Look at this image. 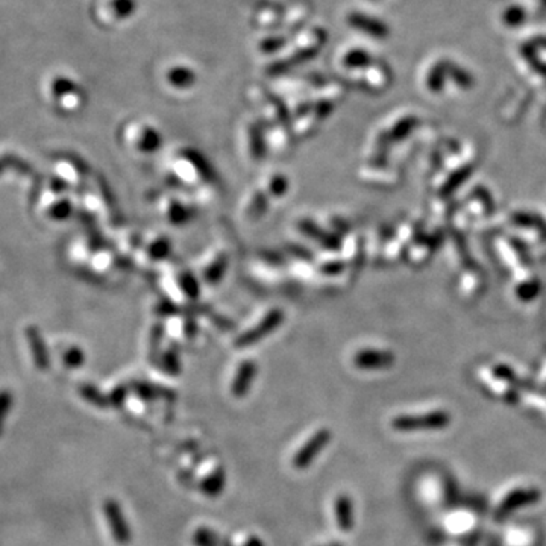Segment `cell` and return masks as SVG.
Here are the masks:
<instances>
[{
  "label": "cell",
  "instance_id": "8992f818",
  "mask_svg": "<svg viewBox=\"0 0 546 546\" xmlns=\"http://www.w3.org/2000/svg\"><path fill=\"white\" fill-rule=\"evenodd\" d=\"M255 375H257V364L255 363H252V361L241 363V366L238 368V370L236 373V378H234V381H232V386H231L232 394H234L236 398L246 396L249 389H250L252 381L255 380Z\"/></svg>",
  "mask_w": 546,
  "mask_h": 546
},
{
  "label": "cell",
  "instance_id": "9c48e42d",
  "mask_svg": "<svg viewBox=\"0 0 546 546\" xmlns=\"http://www.w3.org/2000/svg\"><path fill=\"white\" fill-rule=\"evenodd\" d=\"M353 363L360 369H381L386 368L392 363V357L389 353H384L381 351H360L356 357H353Z\"/></svg>",
  "mask_w": 546,
  "mask_h": 546
},
{
  "label": "cell",
  "instance_id": "277c9868",
  "mask_svg": "<svg viewBox=\"0 0 546 546\" xmlns=\"http://www.w3.org/2000/svg\"><path fill=\"white\" fill-rule=\"evenodd\" d=\"M282 320H284V313L281 310H272L254 329L245 332L237 339V346L254 345V343L260 341L262 337H266L275 331L281 325Z\"/></svg>",
  "mask_w": 546,
  "mask_h": 546
},
{
  "label": "cell",
  "instance_id": "7c38bea8",
  "mask_svg": "<svg viewBox=\"0 0 546 546\" xmlns=\"http://www.w3.org/2000/svg\"><path fill=\"white\" fill-rule=\"evenodd\" d=\"M191 540H193L195 546H219V543H220L217 539V534L207 527L198 528L193 533V538H191Z\"/></svg>",
  "mask_w": 546,
  "mask_h": 546
},
{
  "label": "cell",
  "instance_id": "52a82bcc",
  "mask_svg": "<svg viewBox=\"0 0 546 546\" xmlns=\"http://www.w3.org/2000/svg\"><path fill=\"white\" fill-rule=\"evenodd\" d=\"M539 497L540 495L538 490H516L502 501L497 511V518H504V516H507L518 507L538 501Z\"/></svg>",
  "mask_w": 546,
  "mask_h": 546
},
{
  "label": "cell",
  "instance_id": "4fadbf2b",
  "mask_svg": "<svg viewBox=\"0 0 546 546\" xmlns=\"http://www.w3.org/2000/svg\"><path fill=\"white\" fill-rule=\"evenodd\" d=\"M80 394H83V396L88 402H91V404H93V406L100 407V408L107 407L108 402H109V401H107V398L104 396L102 393L97 392V389L91 387V386H83V387H80Z\"/></svg>",
  "mask_w": 546,
  "mask_h": 546
},
{
  "label": "cell",
  "instance_id": "8fae6325",
  "mask_svg": "<svg viewBox=\"0 0 546 546\" xmlns=\"http://www.w3.org/2000/svg\"><path fill=\"white\" fill-rule=\"evenodd\" d=\"M301 228H302L303 232H305V234H308L310 237L320 240V245H323L325 248H337V246H339L336 238H334V237L329 236V234H325V232H322V229H319L317 226L313 225L311 222H308V220L302 222Z\"/></svg>",
  "mask_w": 546,
  "mask_h": 546
},
{
  "label": "cell",
  "instance_id": "6da1fadb",
  "mask_svg": "<svg viewBox=\"0 0 546 546\" xmlns=\"http://www.w3.org/2000/svg\"><path fill=\"white\" fill-rule=\"evenodd\" d=\"M331 431L327 428H322L316 431L313 436L302 444L298 449V452L293 455L291 464L293 468L298 471H303L311 466V463L319 457V454L323 451V448L331 442Z\"/></svg>",
  "mask_w": 546,
  "mask_h": 546
},
{
  "label": "cell",
  "instance_id": "ba28073f",
  "mask_svg": "<svg viewBox=\"0 0 546 546\" xmlns=\"http://www.w3.org/2000/svg\"><path fill=\"white\" fill-rule=\"evenodd\" d=\"M226 484V477H225V471L220 466L207 472L204 477H202L199 483V489L202 493H205L210 498H216L219 495L224 492Z\"/></svg>",
  "mask_w": 546,
  "mask_h": 546
},
{
  "label": "cell",
  "instance_id": "ac0fdd59",
  "mask_svg": "<svg viewBox=\"0 0 546 546\" xmlns=\"http://www.w3.org/2000/svg\"><path fill=\"white\" fill-rule=\"evenodd\" d=\"M240 546H266L265 542H262L258 535H249V538L245 539Z\"/></svg>",
  "mask_w": 546,
  "mask_h": 546
},
{
  "label": "cell",
  "instance_id": "3957f363",
  "mask_svg": "<svg viewBox=\"0 0 546 546\" xmlns=\"http://www.w3.org/2000/svg\"><path fill=\"white\" fill-rule=\"evenodd\" d=\"M449 418L447 414L434 413L427 416H399L392 420V427L396 431H420V430H437L447 427Z\"/></svg>",
  "mask_w": 546,
  "mask_h": 546
},
{
  "label": "cell",
  "instance_id": "e0dca14e",
  "mask_svg": "<svg viewBox=\"0 0 546 546\" xmlns=\"http://www.w3.org/2000/svg\"><path fill=\"white\" fill-rule=\"evenodd\" d=\"M125 396H126V390L119 387V389H116V390L113 392V394H111L109 402H111V404H114V406H120V404L123 402Z\"/></svg>",
  "mask_w": 546,
  "mask_h": 546
},
{
  "label": "cell",
  "instance_id": "9a60e30c",
  "mask_svg": "<svg viewBox=\"0 0 546 546\" xmlns=\"http://www.w3.org/2000/svg\"><path fill=\"white\" fill-rule=\"evenodd\" d=\"M9 407H11V396H9L8 392H0V434H2L4 422L6 419Z\"/></svg>",
  "mask_w": 546,
  "mask_h": 546
},
{
  "label": "cell",
  "instance_id": "5bb4252c",
  "mask_svg": "<svg viewBox=\"0 0 546 546\" xmlns=\"http://www.w3.org/2000/svg\"><path fill=\"white\" fill-rule=\"evenodd\" d=\"M40 340H42V339H40L38 336H35V334H34V337H32V340H30V341H32V351H34L32 353H34L35 361L38 364V368L44 369L47 366V361H46V353L43 352V345H42V341H40Z\"/></svg>",
  "mask_w": 546,
  "mask_h": 546
},
{
  "label": "cell",
  "instance_id": "2e32d148",
  "mask_svg": "<svg viewBox=\"0 0 546 546\" xmlns=\"http://www.w3.org/2000/svg\"><path fill=\"white\" fill-rule=\"evenodd\" d=\"M83 360H84V356L79 351H76V349L70 351L67 356H66V363H67V366H70V368L79 366V364L83 363Z\"/></svg>",
  "mask_w": 546,
  "mask_h": 546
},
{
  "label": "cell",
  "instance_id": "30bf717a",
  "mask_svg": "<svg viewBox=\"0 0 546 546\" xmlns=\"http://www.w3.org/2000/svg\"><path fill=\"white\" fill-rule=\"evenodd\" d=\"M76 90V84L67 75L52 73L46 79V91L49 96L56 100H61L64 96Z\"/></svg>",
  "mask_w": 546,
  "mask_h": 546
},
{
  "label": "cell",
  "instance_id": "5b68a950",
  "mask_svg": "<svg viewBox=\"0 0 546 546\" xmlns=\"http://www.w3.org/2000/svg\"><path fill=\"white\" fill-rule=\"evenodd\" d=\"M334 516H336V523L340 531L349 533L353 528L356 516H353V502L349 495H337L336 501H334Z\"/></svg>",
  "mask_w": 546,
  "mask_h": 546
},
{
  "label": "cell",
  "instance_id": "7a4b0ae2",
  "mask_svg": "<svg viewBox=\"0 0 546 546\" xmlns=\"http://www.w3.org/2000/svg\"><path fill=\"white\" fill-rule=\"evenodd\" d=\"M104 514L114 542L121 546L128 545L131 542V530L119 502L111 498L107 499L104 502Z\"/></svg>",
  "mask_w": 546,
  "mask_h": 546
}]
</instances>
